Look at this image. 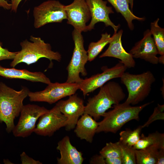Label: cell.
<instances>
[{
  "instance_id": "25",
  "label": "cell",
  "mask_w": 164,
  "mask_h": 164,
  "mask_svg": "<svg viewBox=\"0 0 164 164\" xmlns=\"http://www.w3.org/2000/svg\"><path fill=\"white\" fill-rule=\"evenodd\" d=\"M142 128V126L140 125L133 130L127 128L121 131L119 141L128 146L133 147L139 140Z\"/></svg>"
},
{
  "instance_id": "8",
  "label": "cell",
  "mask_w": 164,
  "mask_h": 164,
  "mask_svg": "<svg viewBox=\"0 0 164 164\" xmlns=\"http://www.w3.org/2000/svg\"><path fill=\"white\" fill-rule=\"evenodd\" d=\"M65 5L58 1L49 0L34 7V26L39 28L49 23L61 22L67 19Z\"/></svg>"
},
{
  "instance_id": "30",
  "label": "cell",
  "mask_w": 164,
  "mask_h": 164,
  "mask_svg": "<svg viewBox=\"0 0 164 164\" xmlns=\"http://www.w3.org/2000/svg\"><path fill=\"white\" fill-rule=\"evenodd\" d=\"M20 160L22 164H42L39 160H36L29 157L23 152L20 155Z\"/></svg>"
},
{
  "instance_id": "13",
  "label": "cell",
  "mask_w": 164,
  "mask_h": 164,
  "mask_svg": "<svg viewBox=\"0 0 164 164\" xmlns=\"http://www.w3.org/2000/svg\"><path fill=\"white\" fill-rule=\"evenodd\" d=\"M56 105L67 118L66 130L74 129L79 118L84 113L85 106L83 99L75 94L66 100L59 101Z\"/></svg>"
},
{
  "instance_id": "3",
  "label": "cell",
  "mask_w": 164,
  "mask_h": 164,
  "mask_svg": "<svg viewBox=\"0 0 164 164\" xmlns=\"http://www.w3.org/2000/svg\"><path fill=\"white\" fill-rule=\"evenodd\" d=\"M153 102H147L141 105L131 106L125 102L113 105V109L106 112L104 118L98 122L96 133L101 132L116 133L127 122L132 120L138 121L140 112Z\"/></svg>"
},
{
  "instance_id": "4",
  "label": "cell",
  "mask_w": 164,
  "mask_h": 164,
  "mask_svg": "<svg viewBox=\"0 0 164 164\" xmlns=\"http://www.w3.org/2000/svg\"><path fill=\"white\" fill-rule=\"evenodd\" d=\"M30 42L26 39L20 43L21 50L17 52L11 62L10 66L15 67L20 63H25L29 65L34 63L40 58H45L52 62V60L60 61L61 55L58 52L52 50L50 45L44 42L40 37L30 36Z\"/></svg>"
},
{
  "instance_id": "26",
  "label": "cell",
  "mask_w": 164,
  "mask_h": 164,
  "mask_svg": "<svg viewBox=\"0 0 164 164\" xmlns=\"http://www.w3.org/2000/svg\"><path fill=\"white\" fill-rule=\"evenodd\" d=\"M100 154L105 158H112L121 157V148L118 142L107 143L99 152Z\"/></svg>"
},
{
  "instance_id": "12",
  "label": "cell",
  "mask_w": 164,
  "mask_h": 164,
  "mask_svg": "<svg viewBox=\"0 0 164 164\" xmlns=\"http://www.w3.org/2000/svg\"><path fill=\"white\" fill-rule=\"evenodd\" d=\"M64 9L67 23L81 32H87L86 23L91 15L86 0H73L70 4L65 5Z\"/></svg>"
},
{
  "instance_id": "14",
  "label": "cell",
  "mask_w": 164,
  "mask_h": 164,
  "mask_svg": "<svg viewBox=\"0 0 164 164\" xmlns=\"http://www.w3.org/2000/svg\"><path fill=\"white\" fill-rule=\"evenodd\" d=\"M90 10L91 20L87 26V31L94 29L95 25L99 22H103L106 26H110L115 33L120 27V24L115 25L110 20L109 14L114 13L112 7L107 5V1L103 0H86Z\"/></svg>"
},
{
  "instance_id": "11",
  "label": "cell",
  "mask_w": 164,
  "mask_h": 164,
  "mask_svg": "<svg viewBox=\"0 0 164 164\" xmlns=\"http://www.w3.org/2000/svg\"><path fill=\"white\" fill-rule=\"evenodd\" d=\"M39 119L34 132L38 135L49 137L65 127L67 119L56 105Z\"/></svg>"
},
{
  "instance_id": "7",
  "label": "cell",
  "mask_w": 164,
  "mask_h": 164,
  "mask_svg": "<svg viewBox=\"0 0 164 164\" xmlns=\"http://www.w3.org/2000/svg\"><path fill=\"white\" fill-rule=\"evenodd\" d=\"M78 89L79 85L77 83L51 82L42 91H30L28 96L31 101L44 102L52 104L75 94Z\"/></svg>"
},
{
  "instance_id": "21",
  "label": "cell",
  "mask_w": 164,
  "mask_h": 164,
  "mask_svg": "<svg viewBox=\"0 0 164 164\" xmlns=\"http://www.w3.org/2000/svg\"><path fill=\"white\" fill-rule=\"evenodd\" d=\"M157 145L164 148V134L158 131L145 136L142 134L137 143L133 147L135 149H144L152 145Z\"/></svg>"
},
{
  "instance_id": "9",
  "label": "cell",
  "mask_w": 164,
  "mask_h": 164,
  "mask_svg": "<svg viewBox=\"0 0 164 164\" xmlns=\"http://www.w3.org/2000/svg\"><path fill=\"white\" fill-rule=\"evenodd\" d=\"M49 110L44 107L34 104L24 105L18 122L12 131L13 135L15 137L23 138L30 135L34 132L38 119Z\"/></svg>"
},
{
  "instance_id": "27",
  "label": "cell",
  "mask_w": 164,
  "mask_h": 164,
  "mask_svg": "<svg viewBox=\"0 0 164 164\" xmlns=\"http://www.w3.org/2000/svg\"><path fill=\"white\" fill-rule=\"evenodd\" d=\"M118 142L121 150L123 164H136L135 149L133 147L128 146L119 141Z\"/></svg>"
},
{
  "instance_id": "33",
  "label": "cell",
  "mask_w": 164,
  "mask_h": 164,
  "mask_svg": "<svg viewBox=\"0 0 164 164\" xmlns=\"http://www.w3.org/2000/svg\"><path fill=\"white\" fill-rule=\"evenodd\" d=\"M106 164H123L121 157L112 158L105 159Z\"/></svg>"
},
{
  "instance_id": "19",
  "label": "cell",
  "mask_w": 164,
  "mask_h": 164,
  "mask_svg": "<svg viewBox=\"0 0 164 164\" xmlns=\"http://www.w3.org/2000/svg\"><path fill=\"white\" fill-rule=\"evenodd\" d=\"M98 125V122L91 116L84 113L77 121L74 132L80 139L91 143Z\"/></svg>"
},
{
  "instance_id": "22",
  "label": "cell",
  "mask_w": 164,
  "mask_h": 164,
  "mask_svg": "<svg viewBox=\"0 0 164 164\" xmlns=\"http://www.w3.org/2000/svg\"><path fill=\"white\" fill-rule=\"evenodd\" d=\"M159 19L152 22L150 24V31L153 35V39L157 47L158 54L160 55L159 57V62L164 64V29L160 27L158 25Z\"/></svg>"
},
{
  "instance_id": "20",
  "label": "cell",
  "mask_w": 164,
  "mask_h": 164,
  "mask_svg": "<svg viewBox=\"0 0 164 164\" xmlns=\"http://www.w3.org/2000/svg\"><path fill=\"white\" fill-rule=\"evenodd\" d=\"M114 7L116 11L120 13L126 20L129 29L133 30L134 26L132 23L134 20L144 21V18L135 16L130 9L129 0H107Z\"/></svg>"
},
{
  "instance_id": "28",
  "label": "cell",
  "mask_w": 164,
  "mask_h": 164,
  "mask_svg": "<svg viewBox=\"0 0 164 164\" xmlns=\"http://www.w3.org/2000/svg\"><path fill=\"white\" fill-rule=\"evenodd\" d=\"M164 105L158 104L148 119L142 126L143 128L148 127L153 122L158 120H164Z\"/></svg>"
},
{
  "instance_id": "6",
  "label": "cell",
  "mask_w": 164,
  "mask_h": 164,
  "mask_svg": "<svg viewBox=\"0 0 164 164\" xmlns=\"http://www.w3.org/2000/svg\"><path fill=\"white\" fill-rule=\"evenodd\" d=\"M81 33L74 29L72 32L74 46L71 59L67 67V77L66 82L67 83L78 84L82 80L80 74L84 76L87 74L85 65L88 61V56L84 47Z\"/></svg>"
},
{
  "instance_id": "10",
  "label": "cell",
  "mask_w": 164,
  "mask_h": 164,
  "mask_svg": "<svg viewBox=\"0 0 164 164\" xmlns=\"http://www.w3.org/2000/svg\"><path fill=\"white\" fill-rule=\"evenodd\" d=\"M127 68L119 60L114 66L111 68L104 66L101 68L102 72L82 80L78 84L79 89L85 96L89 93L100 88L109 80L120 78Z\"/></svg>"
},
{
  "instance_id": "5",
  "label": "cell",
  "mask_w": 164,
  "mask_h": 164,
  "mask_svg": "<svg viewBox=\"0 0 164 164\" xmlns=\"http://www.w3.org/2000/svg\"><path fill=\"white\" fill-rule=\"evenodd\" d=\"M121 82L127 88L128 96L125 102L132 105L144 100L149 95L155 78L150 71L139 74L125 72L120 77Z\"/></svg>"
},
{
  "instance_id": "16",
  "label": "cell",
  "mask_w": 164,
  "mask_h": 164,
  "mask_svg": "<svg viewBox=\"0 0 164 164\" xmlns=\"http://www.w3.org/2000/svg\"><path fill=\"white\" fill-rule=\"evenodd\" d=\"M123 32L122 30H120L118 32L114 34L108 49L100 56L99 57H110L116 58L119 59L127 68H134L136 63L134 58L130 53L125 51L122 44L121 38Z\"/></svg>"
},
{
  "instance_id": "32",
  "label": "cell",
  "mask_w": 164,
  "mask_h": 164,
  "mask_svg": "<svg viewBox=\"0 0 164 164\" xmlns=\"http://www.w3.org/2000/svg\"><path fill=\"white\" fill-rule=\"evenodd\" d=\"M157 162L156 164L164 163V149H159L156 155Z\"/></svg>"
},
{
  "instance_id": "18",
  "label": "cell",
  "mask_w": 164,
  "mask_h": 164,
  "mask_svg": "<svg viewBox=\"0 0 164 164\" xmlns=\"http://www.w3.org/2000/svg\"><path fill=\"white\" fill-rule=\"evenodd\" d=\"M0 76L7 78L23 79L32 82H40L47 84L51 82L49 78L42 72H32L26 69L6 68L0 65Z\"/></svg>"
},
{
  "instance_id": "31",
  "label": "cell",
  "mask_w": 164,
  "mask_h": 164,
  "mask_svg": "<svg viewBox=\"0 0 164 164\" xmlns=\"http://www.w3.org/2000/svg\"><path fill=\"white\" fill-rule=\"evenodd\" d=\"M90 163L92 164H106L105 159L100 154L94 156Z\"/></svg>"
},
{
  "instance_id": "34",
  "label": "cell",
  "mask_w": 164,
  "mask_h": 164,
  "mask_svg": "<svg viewBox=\"0 0 164 164\" xmlns=\"http://www.w3.org/2000/svg\"><path fill=\"white\" fill-rule=\"evenodd\" d=\"M0 7L7 10L10 9H11L12 4L6 0H0Z\"/></svg>"
},
{
  "instance_id": "2",
  "label": "cell",
  "mask_w": 164,
  "mask_h": 164,
  "mask_svg": "<svg viewBox=\"0 0 164 164\" xmlns=\"http://www.w3.org/2000/svg\"><path fill=\"white\" fill-rule=\"evenodd\" d=\"M98 93L90 98L85 106L84 113L91 116L95 120L103 116L107 110L113 108L125 97V94L117 82L108 81L100 88Z\"/></svg>"
},
{
  "instance_id": "29",
  "label": "cell",
  "mask_w": 164,
  "mask_h": 164,
  "mask_svg": "<svg viewBox=\"0 0 164 164\" xmlns=\"http://www.w3.org/2000/svg\"><path fill=\"white\" fill-rule=\"evenodd\" d=\"M17 52H11L3 48L0 44V61L5 60H13Z\"/></svg>"
},
{
  "instance_id": "23",
  "label": "cell",
  "mask_w": 164,
  "mask_h": 164,
  "mask_svg": "<svg viewBox=\"0 0 164 164\" xmlns=\"http://www.w3.org/2000/svg\"><path fill=\"white\" fill-rule=\"evenodd\" d=\"M164 149L157 145L149 146L144 149L135 150L137 164H156V155L159 149Z\"/></svg>"
},
{
  "instance_id": "35",
  "label": "cell",
  "mask_w": 164,
  "mask_h": 164,
  "mask_svg": "<svg viewBox=\"0 0 164 164\" xmlns=\"http://www.w3.org/2000/svg\"><path fill=\"white\" fill-rule=\"evenodd\" d=\"M134 0H129V3L130 5V7L132 11L133 5Z\"/></svg>"
},
{
  "instance_id": "24",
  "label": "cell",
  "mask_w": 164,
  "mask_h": 164,
  "mask_svg": "<svg viewBox=\"0 0 164 164\" xmlns=\"http://www.w3.org/2000/svg\"><path fill=\"white\" fill-rule=\"evenodd\" d=\"M112 39L110 34L106 32L101 34L100 39L97 42L90 43L87 51L88 61L91 62L93 60Z\"/></svg>"
},
{
  "instance_id": "17",
  "label": "cell",
  "mask_w": 164,
  "mask_h": 164,
  "mask_svg": "<svg viewBox=\"0 0 164 164\" xmlns=\"http://www.w3.org/2000/svg\"><path fill=\"white\" fill-rule=\"evenodd\" d=\"M56 149L60 154L57 159L58 164H82L84 160L82 153L72 145L70 138L64 136L57 143Z\"/></svg>"
},
{
  "instance_id": "15",
  "label": "cell",
  "mask_w": 164,
  "mask_h": 164,
  "mask_svg": "<svg viewBox=\"0 0 164 164\" xmlns=\"http://www.w3.org/2000/svg\"><path fill=\"white\" fill-rule=\"evenodd\" d=\"M143 38L135 43L130 51L133 58H140L153 64L159 62L158 53L150 30H145Z\"/></svg>"
},
{
  "instance_id": "1",
  "label": "cell",
  "mask_w": 164,
  "mask_h": 164,
  "mask_svg": "<svg viewBox=\"0 0 164 164\" xmlns=\"http://www.w3.org/2000/svg\"><path fill=\"white\" fill-rule=\"evenodd\" d=\"M29 92L26 87L17 91L0 82V123H5L8 133L12 132L15 127L14 119L20 114L23 101Z\"/></svg>"
}]
</instances>
